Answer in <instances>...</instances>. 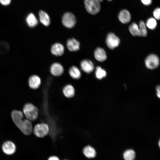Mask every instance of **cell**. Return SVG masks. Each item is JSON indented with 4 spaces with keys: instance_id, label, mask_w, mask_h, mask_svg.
I'll return each mask as SVG.
<instances>
[{
    "instance_id": "9c48e42d",
    "label": "cell",
    "mask_w": 160,
    "mask_h": 160,
    "mask_svg": "<svg viewBox=\"0 0 160 160\" xmlns=\"http://www.w3.org/2000/svg\"><path fill=\"white\" fill-rule=\"evenodd\" d=\"M82 152L84 155L89 159L94 158L96 156L95 149L89 145L85 146L82 149Z\"/></svg>"
},
{
    "instance_id": "484cf974",
    "label": "cell",
    "mask_w": 160,
    "mask_h": 160,
    "mask_svg": "<svg viewBox=\"0 0 160 160\" xmlns=\"http://www.w3.org/2000/svg\"><path fill=\"white\" fill-rule=\"evenodd\" d=\"M153 15L156 20H159L160 18V9L159 8H157L153 12Z\"/></svg>"
},
{
    "instance_id": "7a4b0ae2",
    "label": "cell",
    "mask_w": 160,
    "mask_h": 160,
    "mask_svg": "<svg viewBox=\"0 0 160 160\" xmlns=\"http://www.w3.org/2000/svg\"><path fill=\"white\" fill-rule=\"evenodd\" d=\"M23 111L27 119L30 121H34L38 117V108L31 103L25 104L23 107Z\"/></svg>"
},
{
    "instance_id": "603a6c76",
    "label": "cell",
    "mask_w": 160,
    "mask_h": 160,
    "mask_svg": "<svg viewBox=\"0 0 160 160\" xmlns=\"http://www.w3.org/2000/svg\"><path fill=\"white\" fill-rule=\"evenodd\" d=\"M95 73L96 77L99 79L104 78L107 74L106 71L100 66L97 67Z\"/></svg>"
},
{
    "instance_id": "30bf717a",
    "label": "cell",
    "mask_w": 160,
    "mask_h": 160,
    "mask_svg": "<svg viewBox=\"0 0 160 160\" xmlns=\"http://www.w3.org/2000/svg\"><path fill=\"white\" fill-rule=\"evenodd\" d=\"M29 86L31 89H36L38 88L41 84V80L37 75H34L30 76L28 80Z\"/></svg>"
},
{
    "instance_id": "2e32d148",
    "label": "cell",
    "mask_w": 160,
    "mask_h": 160,
    "mask_svg": "<svg viewBox=\"0 0 160 160\" xmlns=\"http://www.w3.org/2000/svg\"><path fill=\"white\" fill-rule=\"evenodd\" d=\"M94 55L95 59L100 62H103L107 58L105 51L103 48L98 47L95 51Z\"/></svg>"
},
{
    "instance_id": "3957f363",
    "label": "cell",
    "mask_w": 160,
    "mask_h": 160,
    "mask_svg": "<svg viewBox=\"0 0 160 160\" xmlns=\"http://www.w3.org/2000/svg\"><path fill=\"white\" fill-rule=\"evenodd\" d=\"M84 3L86 10L90 14L95 15L100 10V2L98 0H84Z\"/></svg>"
},
{
    "instance_id": "f1b7e54d",
    "label": "cell",
    "mask_w": 160,
    "mask_h": 160,
    "mask_svg": "<svg viewBox=\"0 0 160 160\" xmlns=\"http://www.w3.org/2000/svg\"><path fill=\"white\" fill-rule=\"evenodd\" d=\"M47 160H60L59 158L56 156H52L49 157Z\"/></svg>"
},
{
    "instance_id": "6da1fadb",
    "label": "cell",
    "mask_w": 160,
    "mask_h": 160,
    "mask_svg": "<svg viewBox=\"0 0 160 160\" xmlns=\"http://www.w3.org/2000/svg\"><path fill=\"white\" fill-rule=\"evenodd\" d=\"M11 116L14 123L23 133L28 135L32 133V124L28 119H23V114L21 111L14 110L11 112Z\"/></svg>"
},
{
    "instance_id": "ffe728a7",
    "label": "cell",
    "mask_w": 160,
    "mask_h": 160,
    "mask_svg": "<svg viewBox=\"0 0 160 160\" xmlns=\"http://www.w3.org/2000/svg\"><path fill=\"white\" fill-rule=\"evenodd\" d=\"M69 73L71 76L75 79H79L81 76V73L79 70L75 66H72L70 68Z\"/></svg>"
},
{
    "instance_id": "4fadbf2b",
    "label": "cell",
    "mask_w": 160,
    "mask_h": 160,
    "mask_svg": "<svg viewBox=\"0 0 160 160\" xmlns=\"http://www.w3.org/2000/svg\"><path fill=\"white\" fill-rule=\"evenodd\" d=\"M63 71V66L58 63H53L50 67L51 73L53 75L55 76H59L62 75Z\"/></svg>"
},
{
    "instance_id": "9a60e30c",
    "label": "cell",
    "mask_w": 160,
    "mask_h": 160,
    "mask_svg": "<svg viewBox=\"0 0 160 160\" xmlns=\"http://www.w3.org/2000/svg\"><path fill=\"white\" fill-rule=\"evenodd\" d=\"M67 46L68 49L71 51H76L80 48L79 42L74 39H68L67 42Z\"/></svg>"
},
{
    "instance_id": "7402d4cb",
    "label": "cell",
    "mask_w": 160,
    "mask_h": 160,
    "mask_svg": "<svg viewBox=\"0 0 160 160\" xmlns=\"http://www.w3.org/2000/svg\"><path fill=\"white\" fill-rule=\"evenodd\" d=\"M123 156L125 160H134L135 157V153L132 149H128L124 152Z\"/></svg>"
},
{
    "instance_id": "5bb4252c",
    "label": "cell",
    "mask_w": 160,
    "mask_h": 160,
    "mask_svg": "<svg viewBox=\"0 0 160 160\" xmlns=\"http://www.w3.org/2000/svg\"><path fill=\"white\" fill-rule=\"evenodd\" d=\"M64 47L61 44L56 43L54 44L51 48V52L52 54L56 56L62 55L64 52Z\"/></svg>"
},
{
    "instance_id": "1f68e13d",
    "label": "cell",
    "mask_w": 160,
    "mask_h": 160,
    "mask_svg": "<svg viewBox=\"0 0 160 160\" xmlns=\"http://www.w3.org/2000/svg\"><path fill=\"white\" fill-rule=\"evenodd\" d=\"M159 146H160V141H159Z\"/></svg>"
},
{
    "instance_id": "7c38bea8",
    "label": "cell",
    "mask_w": 160,
    "mask_h": 160,
    "mask_svg": "<svg viewBox=\"0 0 160 160\" xmlns=\"http://www.w3.org/2000/svg\"><path fill=\"white\" fill-rule=\"evenodd\" d=\"M80 65L82 70L88 73L92 72L94 69V65L93 63L89 60H83L81 63Z\"/></svg>"
},
{
    "instance_id": "8992f818",
    "label": "cell",
    "mask_w": 160,
    "mask_h": 160,
    "mask_svg": "<svg viewBox=\"0 0 160 160\" xmlns=\"http://www.w3.org/2000/svg\"><path fill=\"white\" fill-rule=\"evenodd\" d=\"M145 63L146 67L149 69H153L157 68L159 63L158 57L155 55L151 54L146 58Z\"/></svg>"
},
{
    "instance_id": "d6986e66",
    "label": "cell",
    "mask_w": 160,
    "mask_h": 160,
    "mask_svg": "<svg viewBox=\"0 0 160 160\" xmlns=\"http://www.w3.org/2000/svg\"><path fill=\"white\" fill-rule=\"evenodd\" d=\"M63 92L65 97L68 98L73 97L75 95V89L71 85H67L63 89Z\"/></svg>"
},
{
    "instance_id": "d4e9b609",
    "label": "cell",
    "mask_w": 160,
    "mask_h": 160,
    "mask_svg": "<svg viewBox=\"0 0 160 160\" xmlns=\"http://www.w3.org/2000/svg\"><path fill=\"white\" fill-rule=\"evenodd\" d=\"M146 25L150 29H154L157 26L156 19L153 17L149 18L147 21Z\"/></svg>"
},
{
    "instance_id": "ba28073f",
    "label": "cell",
    "mask_w": 160,
    "mask_h": 160,
    "mask_svg": "<svg viewBox=\"0 0 160 160\" xmlns=\"http://www.w3.org/2000/svg\"><path fill=\"white\" fill-rule=\"evenodd\" d=\"M2 149L4 152L8 155L13 154L16 151V148L14 143L12 141L5 142L2 145Z\"/></svg>"
},
{
    "instance_id": "83f0119b",
    "label": "cell",
    "mask_w": 160,
    "mask_h": 160,
    "mask_svg": "<svg viewBox=\"0 0 160 160\" xmlns=\"http://www.w3.org/2000/svg\"><path fill=\"white\" fill-rule=\"evenodd\" d=\"M142 3L145 5H149L152 3V0H141Z\"/></svg>"
},
{
    "instance_id": "cb8c5ba5",
    "label": "cell",
    "mask_w": 160,
    "mask_h": 160,
    "mask_svg": "<svg viewBox=\"0 0 160 160\" xmlns=\"http://www.w3.org/2000/svg\"><path fill=\"white\" fill-rule=\"evenodd\" d=\"M139 28L140 32V36L145 37L147 35V32L146 25L143 21L139 23Z\"/></svg>"
},
{
    "instance_id": "ac0fdd59",
    "label": "cell",
    "mask_w": 160,
    "mask_h": 160,
    "mask_svg": "<svg viewBox=\"0 0 160 160\" xmlns=\"http://www.w3.org/2000/svg\"><path fill=\"white\" fill-rule=\"evenodd\" d=\"M26 22L28 26L31 28H33L38 24V21L35 15L32 13L28 15L26 18Z\"/></svg>"
},
{
    "instance_id": "8fae6325",
    "label": "cell",
    "mask_w": 160,
    "mask_h": 160,
    "mask_svg": "<svg viewBox=\"0 0 160 160\" xmlns=\"http://www.w3.org/2000/svg\"><path fill=\"white\" fill-rule=\"evenodd\" d=\"M131 18V15L130 12L125 9L121 11L118 15L119 20L121 23L124 24L129 22Z\"/></svg>"
},
{
    "instance_id": "e0dca14e",
    "label": "cell",
    "mask_w": 160,
    "mask_h": 160,
    "mask_svg": "<svg viewBox=\"0 0 160 160\" xmlns=\"http://www.w3.org/2000/svg\"><path fill=\"white\" fill-rule=\"evenodd\" d=\"M39 15L40 22L45 26H49L50 21L48 14L45 12L41 10L39 12Z\"/></svg>"
},
{
    "instance_id": "4dcf8cb0",
    "label": "cell",
    "mask_w": 160,
    "mask_h": 160,
    "mask_svg": "<svg viewBox=\"0 0 160 160\" xmlns=\"http://www.w3.org/2000/svg\"><path fill=\"white\" fill-rule=\"evenodd\" d=\"M100 2H102L103 0H98Z\"/></svg>"
},
{
    "instance_id": "5b68a950",
    "label": "cell",
    "mask_w": 160,
    "mask_h": 160,
    "mask_svg": "<svg viewBox=\"0 0 160 160\" xmlns=\"http://www.w3.org/2000/svg\"><path fill=\"white\" fill-rule=\"evenodd\" d=\"M76 22L75 16L70 12H66L63 15L62 18V22L63 25L68 28H73Z\"/></svg>"
},
{
    "instance_id": "44dd1931",
    "label": "cell",
    "mask_w": 160,
    "mask_h": 160,
    "mask_svg": "<svg viewBox=\"0 0 160 160\" xmlns=\"http://www.w3.org/2000/svg\"><path fill=\"white\" fill-rule=\"evenodd\" d=\"M129 30L133 36H140L139 26L135 23H133L129 25Z\"/></svg>"
},
{
    "instance_id": "52a82bcc",
    "label": "cell",
    "mask_w": 160,
    "mask_h": 160,
    "mask_svg": "<svg viewBox=\"0 0 160 160\" xmlns=\"http://www.w3.org/2000/svg\"><path fill=\"white\" fill-rule=\"evenodd\" d=\"M120 43V40L114 34L110 33L108 35L106 39V43L108 47L113 49L118 47Z\"/></svg>"
},
{
    "instance_id": "4316f807",
    "label": "cell",
    "mask_w": 160,
    "mask_h": 160,
    "mask_svg": "<svg viewBox=\"0 0 160 160\" xmlns=\"http://www.w3.org/2000/svg\"><path fill=\"white\" fill-rule=\"evenodd\" d=\"M11 1V0H0V3L3 6H6L9 5Z\"/></svg>"
},
{
    "instance_id": "d6a6232c",
    "label": "cell",
    "mask_w": 160,
    "mask_h": 160,
    "mask_svg": "<svg viewBox=\"0 0 160 160\" xmlns=\"http://www.w3.org/2000/svg\"><path fill=\"white\" fill-rule=\"evenodd\" d=\"M63 160H67V159H64Z\"/></svg>"
},
{
    "instance_id": "277c9868",
    "label": "cell",
    "mask_w": 160,
    "mask_h": 160,
    "mask_svg": "<svg viewBox=\"0 0 160 160\" xmlns=\"http://www.w3.org/2000/svg\"><path fill=\"white\" fill-rule=\"evenodd\" d=\"M49 130L48 125L43 123L36 124L33 128V132L36 137L43 138L48 134Z\"/></svg>"
},
{
    "instance_id": "f546056e",
    "label": "cell",
    "mask_w": 160,
    "mask_h": 160,
    "mask_svg": "<svg viewBox=\"0 0 160 160\" xmlns=\"http://www.w3.org/2000/svg\"><path fill=\"white\" fill-rule=\"evenodd\" d=\"M156 90L157 91L156 94L158 97L159 98L160 97V86H158L156 87Z\"/></svg>"
}]
</instances>
